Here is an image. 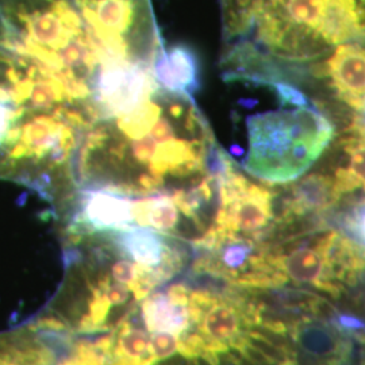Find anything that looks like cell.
I'll list each match as a JSON object with an SVG mask.
<instances>
[{
	"label": "cell",
	"instance_id": "1",
	"mask_svg": "<svg viewBox=\"0 0 365 365\" xmlns=\"http://www.w3.org/2000/svg\"><path fill=\"white\" fill-rule=\"evenodd\" d=\"M133 96L129 72L0 15V180L63 207L84 135Z\"/></svg>",
	"mask_w": 365,
	"mask_h": 365
},
{
	"label": "cell",
	"instance_id": "2",
	"mask_svg": "<svg viewBox=\"0 0 365 365\" xmlns=\"http://www.w3.org/2000/svg\"><path fill=\"white\" fill-rule=\"evenodd\" d=\"M227 157L191 95L157 87L87 131L76 160V191L129 200L176 195L220 175Z\"/></svg>",
	"mask_w": 365,
	"mask_h": 365
},
{
	"label": "cell",
	"instance_id": "8",
	"mask_svg": "<svg viewBox=\"0 0 365 365\" xmlns=\"http://www.w3.org/2000/svg\"><path fill=\"white\" fill-rule=\"evenodd\" d=\"M344 164L336 170L334 182L341 196L356 190L365 191V131L349 129L341 140Z\"/></svg>",
	"mask_w": 365,
	"mask_h": 365
},
{
	"label": "cell",
	"instance_id": "9",
	"mask_svg": "<svg viewBox=\"0 0 365 365\" xmlns=\"http://www.w3.org/2000/svg\"><path fill=\"white\" fill-rule=\"evenodd\" d=\"M344 233L365 248V197L354 202L341 218Z\"/></svg>",
	"mask_w": 365,
	"mask_h": 365
},
{
	"label": "cell",
	"instance_id": "10",
	"mask_svg": "<svg viewBox=\"0 0 365 365\" xmlns=\"http://www.w3.org/2000/svg\"><path fill=\"white\" fill-rule=\"evenodd\" d=\"M268 86H271L276 91L282 105L298 106V107L309 106V101H307L306 95L303 92H300L298 88H295L294 86H291L289 83L282 81V80H274V81H271Z\"/></svg>",
	"mask_w": 365,
	"mask_h": 365
},
{
	"label": "cell",
	"instance_id": "4",
	"mask_svg": "<svg viewBox=\"0 0 365 365\" xmlns=\"http://www.w3.org/2000/svg\"><path fill=\"white\" fill-rule=\"evenodd\" d=\"M0 365H99L83 342L39 314L36 321L0 333Z\"/></svg>",
	"mask_w": 365,
	"mask_h": 365
},
{
	"label": "cell",
	"instance_id": "7",
	"mask_svg": "<svg viewBox=\"0 0 365 365\" xmlns=\"http://www.w3.org/2000/svg\"><path fill=\"white\" fill-rule=\"evenodd\" d=\"M155 78L161 88L192 96L200 87L199 58L182 45L165 49L155 68Z\"/></svg>",
	"mask_w": 365,
	"mask_h": 365
},
{
	"label": "cell",
	"instance_id": "6",
	"mask_svg": "<svg viewBox=\"0 0 365 365\" xmlns=\"http://www.w3.org/2000/svg\"><path fill=\"white\" fill-rule=\"evenodd\" d=\"M324 75L330 80L341 101L360 111L365 107V49L359 43H341L324 64Z\"/></svg>",
	"mask_w": 365,
	"mask_h": 365
},
{
	"label": "cell",
	"instance_id": "3",
	"mask_svg": "<svg viewBox=\"0 0 365 365\" xmlns=\"http://www.w3.org/2000/svg\"><path fill=\"white\" fill-rule=\"evenodd\" d=\"M244 170L268 184L303 176L333 141L334 126L318 108L303 106L248 118Z\"/></svg>",
	"mask_w": 365,
	"mask_h": 365
},
{
	"label": "cell",
	"instance_id": "5",
	"mask_svg": "<svg viewBox=\"0 0 365 365\" xmlns=\"http://www.w3.org/2000/svg\"><path fill=\"white\" fill-rule=\"evenodd\" d=\"M341 197L334 178L322 173L307 175L289 187L274 223L286 225L321 215L333 209Z\"/></svg>",
	"mask_w": 365,
	"mask_h": 365
}]
</instances>
